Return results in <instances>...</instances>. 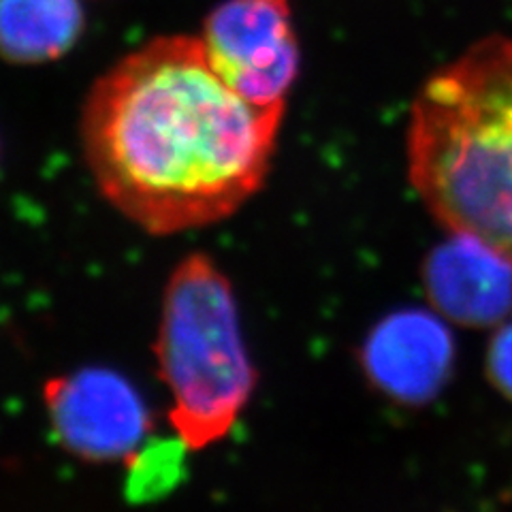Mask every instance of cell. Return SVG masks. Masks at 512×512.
<instances>
[{"mask_svg":"<svg viewBox=\"0 0 512 512\" xmlns=\"http://www.w3.org/2000/svg\"><path fill=\"white\" fill-rule=\"evenodd\" d=\"M43 406L56 440L88 463L131 461L152 431V416L139 391L107 367L50 378Z\"/></svg>","mask_w":512,"mask_h":512,"instance_id":"obj_5","label":"cell"},{"mask_svg":"<svg viewBox=\"0 0 512 512\" xmlns=\"http://www.w3.org/2000/svg\"><path fill=\"white\" fill-rule=\"evenodd\" d=\"M489 374L495 387L512 399V323L493 338L489 348Z\"/></svg>","mask_w":512,"mask_h":512,"instance_id":"obj_9","label":"cell"},{"mask_svg":"<svg viewBox=\"0 0 512 512\" xmlns=\"http://www.w3.org/2000/svg\"><path fill=\"white\" fill-rule=\"evenodd\" d=\"M410 180L444 227L512 261V39L476 43L412 105Z\"/></svg>","mask_w":512,"mask_h":512,"instance_id":"obj_2","label":"cell"},{"mask_svg":"<svg viewBox=\"0 0 512 512\" xmlns=\"http://www.w3.org/2000/svg\"><path fill=\"white\" fill-rule=\"evenodd\" d=\"M284 105H254L197 37H158L88 92L84 156L101 195L150 235L235 214L269 171Z\"/></svg>","mask_w":512,"mask_h":512,"instance_id":"obj_1","label":"cell"},{"mask_svg":"<svg viewBox=\"0 0 512 512\" xmlns=\"http://www.w3.org/2000/svg\"><path fill=\"white\" fill-rule=\"evenodd\" d=\"M154 355L171 397L169 421L186 451L227 438L254 391L256 372L233 286L207 254H188L171 271Z\"/></svg>","mask_w":512,"mask_h":512,"instance_id":"obj_3","label":"cell"},{"mask_svg":"<svg viewBox=\"0 0 512 512\" xmlns=\"http://www.w3.org/2000/svg\"><path fill=\"white\" fill-rule=\"evenodd\" d=\"M214 71L254 105H284L299 73L288 0H224L203 24Z\"/></svg>","mask_w":512,"mask_h":512,"instance_id":"obj_4","label":"cell"},{"mask_svg":"<svg viewBox=\"0 0 512 512\" xmlns=\"http://www.w3.org/2000/svg\"><path fill=\"white\" fill-rule=\"evenodd\" d=\"M86 13L79 0H0V58L43 64L82 39Z\"/></svg>","mask_w":512,"mask_h":512,"instance_id":"obj_8","label":"cell"},{"mask_svg":"<svg viewBox=\"0 0 512 512\" xmlns=\"http://www.w3.org/2000/svg\"><path fill=\"white\" fill-rule=\"evenodd\" d=\"M425 284L434 306L466 327L495 325L512 310V261L470 235L429 254Z\"/></svg>","mask_w":512,"mask_h":512,"instance_id":"obj_7","label":"cell"},{"mask_svg":"<svg viewBox=\"0 0 512 512\" xmlns=\"http://www.w3.org/2000/svg\"><path fill=\"white\" fill-rule=\"evenodd\" d=\"M453 338L425 310L395 312L370 333L361 359L374 387L404 404L436 397L453 367Z\"/></svg>","mask_w":512,"mask_h":512,"instance_id":"obj_6","label":"cell"}]
</instances>
